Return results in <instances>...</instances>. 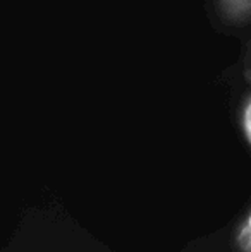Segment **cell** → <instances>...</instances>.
Segmentation results:
<instances>
[{"label":"cell","mask_w":251,"mask_h":252,"mask_svg":"<svg viewBox=\"0 0 251 252\" xmlns=\"http://www.w3.org/2000/svg\"><path fill=\"white\" fill-rule=\"evenodd\" d=\"M243 129H245L246 139L251 144V91L248 100L245 103V108H243Z\"/></svg>","instance_id":"obj_2"},{"label":"cell","mask_w":251,"mask_h":252,"mask_svg":"<svg viewBox=\"0 0 251 252\" xmlns=\"http://www.w3.org/2000/svg\"><path fill=\"white\" fill-rule=\"evenodd\" d=\"M250 225H251V220H250Z\"/></svg>","instance_id":"obj_3"},{"label":"cell","mask_w":251,"mask_h":252,"mask_svg":"<svg viewBox=\"0 0 251 252\" xmlns=\"http://www.w3.org/2000/svg\"><path fill=\"white\" fill-rule=\"evenodd\" d=\"M222 14L231 23L243 24L251 21V0H218Z\"/></svg>","instance_id":"obj_1"}]
</instances>
